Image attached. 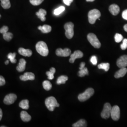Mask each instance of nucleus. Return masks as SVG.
<instances>
[{"label": "nucleus", "instance_id": "nucleus-1", "mask_svg": "<svg viewBox=\"0 0 127 127\" xmlns=\"http://www.w3.org/2000/svg\"><path fill=\"white\" fill-rule=\"evenodd\" d=\"M37 52L42 56L46 57L49 54V49L45 42L40 41L37 43L35 46Z\"/></svg>", "mask_w": 127, "mask_h": 127}, {"label": "nucleus", "instance_id": "nucleus-2", "mask_svg": "<svg viewBox=\"0 0 127 127\" xmlns=\"http://www.w3.org/2000/svg\"><path fill=\"white\" fill-rule=\"evenodd\" d=\"M45 103L47 108L50 111H53L56 107L59 106V104L53 96H50L46 98Z\"/></svg>", "mask_w": 127, "mask_h": 127}, {"label": "nucleus", "instance_id": "nucleus-3", "mask_svg": "<svg viewBox=\"0 0 127 127\" xmlns=\"http://www.w3.org/2000/svg\"><path fill=\"white\" fill-rule=\"evenodd\" d=\"M101 17V13L99 10L97 9H92L88 13L89 22L91 24H94L95 21Z\"/></svg>", "mask_w": 127, "mask_h": 127}, {"label": "nucleus", "instance_id": "nucleus-4", "mask_svg": "<svg viewBox=\"0 0 127 127\" xmlns=\"http://www.w3.org/2000/svg\"><path fill=\"white\" fill-rule=\"evenodd\" d=\"M94 94V90L92 88H88L83 93L79 94L78 98L81 102H84L89 99Z\"/></svg>", "mask_w": 127, "mask_h": 127}, {"label": "nucleus", "instance_id": "nucleus-5", "mask_svg": "<svg viewBox=\"0 0 127 127\" xmlns=\"http://www.w3.org/2000/svg\"><path fill=\"white\" fill-rule=\"evenodd\" d=\"M87 39L92 46L96 49L100 48L101 44L96 36L93 33H89L87 36Z\"/></svg>", "mask_w": 127, "mask_h": 127}, {"label": "nucleus", "instance_id": "nucleus-6", "mask_svg": "<svg viewBox=\"0 0 127 127\" xmlns=\"http://www.w3.org/2000/svg\"><path fill=\"white\" fill-rule=\"evenodd\" d=\"M64 28L65 29V34L66 37L71 39L73 38L74 35V25L72 22L66 23L64 26Z\"/></svg>", "mask_w": 127, "mask_h": 127}, {"label": "nucleus", "instance_id": "nucleus-7", "mask_svg": "<svg viewBox=\"0 0 127 127\" xmlns=\"http://www.w3.org/2000/svg\"><path fill=\"white\" fill-rule=\"evenodd\" d=\"M112 107L111 104L108 103H106L104 104L103 111L101 113V116L102 118L106 119L110 117Z\"/></svg>", "mask_w": 127, "mask_h": 127}, {"label": "nucleus", "instance_id": "nucleus-8", "mask_svg": "<svg viewBox=\"0 0 127 127\" xmlns=\"http://www.w3.org/2000/svg\"><path fill=\"white\" fill-rule=\"evenodd\" d=\"M110 116L115 121H117L119 120L120 118V109L118 105H114L112 107Z\"/></svg>", "mask_w": 127, "mask_h": 127}, {"label": "nucleus", "instance_id": "nucleus-9", "mask_svg": "<svg viewBox=\"0 0 127 127\" xmlns=\"http://www.w3.org/2000/svg\"><path fill=\"white\" fill-rule=\"evenodd\" d=\"M56 54L59 57H67L71 54V50L68 48H65L64 49L59 48L56 50Z\"/></svg>", "mask_w": 127, "mask_h": 127}, {"label": "nucleus", "instance_id": "nucleus-10", "mask_svg": "<svg viewBox=\"0 0 127 127\" xmlns=\"http://www.w3.org/2000/svg\"><path fill=\"white\" fill-rule=\"evenodd\" d=\"M17 99V96L14 94H9L5 97L3 102L5 104L10 105L12 104Z\"/></svg>", "mask_w": 127, "mask_h": 127}, {"label": "nucleus", "instance_id": "nucleus-11", "mask_svg": "<svg viewBox=\"0 0 127 127\" xmlns=\"http://www.w3.org/2000/svg\"><path fill=\"white\" fill-rule=\"evenodd\" d=\"M83 53L80 50H76L73 54L70 55V59H69V62L71 63H73L77 59H81L83 57Z\"/></svg>", "mask_w": 127, "mask_h": 127}, {"label": "nucleus", "instance_id": "nucleus-12", "mask_svg": "<svg viewBox=\"0 0 127 127\" xmlns=\"http://www.w3.org/2000/svg\"><path fill=\"white\" fill-rule=\"evenodd\" d=\"M117 65L119 68L126 67L127 66V55H123L117 61Z\"/></svg>", "mask_w": 127, "mask_h": 127}, {"label": "nucleus", "instance_id": "nucleus-13", "mask_svg": "<svg viewBox=\"0 0 127 127\" xmlns=\"http://www.w3.org/2000/svg\"><path fill=\"white\" fill-rule=\"evenodd\" d=\"M20 79L23 81H27L28 80L33 81L35 79V75L33 73L26 72L22 75L20 76Z\"/></svg>", "mask_w": 127, "mask_h": 127}, {"label": "nucleus", "instance_id": "nucleus-14", "mask_svg": "<svg viewBox=\"0 0 127 127\" xmlns=\"http://www.w3.org/2000/svg\"><path fill=\"white\" fill-rule=\"evenodd\" d=\"M109 10L111 13L112 15L114 16H116L120 12V9L118 5L115 4H113L110 6Z\"/></svg>", "mask_w": 127, "mask_h": 127}, {"label": "nucleus", "instance_id": "nucleus-15", "mask_svg": "<svg viewBox=\"0 0 127 127\" xmlns=\"http://www.w3.org/2000/svg\"><path fill=\"white\" fill-rule=\"evenodd\" d=\"M27 62L26 61L23 59L19 60V62L18 63V65L17 66V70L19 72H22L25 71L26 69V65Z\"/></svg>", "mask_w": 127, "mask_h": 127}, {"label": "nucleus", "instance_id": "nucleus-16", "mask_svg": "<svg viewBox=\"0 0 127 127\" xmlns=\"http://www.w3.org/2000/svg\"><path fill=\"white\" fill-rule=\"evenodd\" d=\"M19 54L22 55L24 57H30L32 56V51L29 49H25L23 48H20L18 50Z\"/></svg>", "mask_w": 127, "mask_h": 127}, {"label": "nucleus", "instance_id": "nucleus-17", "mask_svg": "<svg viewBox=\"0 0 127 127\" xmlns=\"http://www.w3.org/2000/svg\"><path fill=\"white\" fill-rule=\"evenodd\" d=\"M127 73V69L126 67L121 68V69L116 72L114 74V77L115 78H120L123 77Z\"/></svg>", "mask_w": 127, "mask_h": 127}, {"label": "nucleus", "instance_id": "nucleus-18", "mask_svg": "<svg viewBox=\"0 0 127 127\" xmlns=\"http://www.w3.org/2000/svg\"><path fill=\"white\" fill-rule=\"evenodd\" d=\"M47 14V12L45 9H41L38 12H36V15L40 18L42 21H45L46 20L45 16Z\"/></svg>", "mask_w": 127, "mask_h": 127}, {"label": "nucleus", "instance_id": "nucleus-19", "mask_svg": "<svg viewBox=\"0 0 127 127\" xmlns=\"http://www.w3.org/2000/svg\"><path fill=\"white\" fill-rule=\"evenodd\" d=\"M20 117L24 122H28L31 120V116L26 111H22L20 113Z\"/></svg>", "mask_w": 127, "mask_h": 127}, {"label": "nucleus", "instance_id": "nucleus-20", "mask_svg": "<svg viewBox=\"0 0 127 127\" xmlns=\"http://www.w3.org/2000/svg\"><path fill=\"white\" fill-rule=\"evenodd\" d=\"M38 29L40 30L42 32L44 33H47L51 32L52 28L49 25H44L43 26H39L38 27Z\"/></svg>", "mask_w": 127, "mask_h": 127}, {"label": "nucleus", "instance_id": "nucleus-21", "mask_svg": "<svg viewBox=\"0 0 127 127\" xmlns=\"http://www.w3.org/2000/svg\"><path fill=\"white\" fill-rule=\"evenodd\" d=\"M87 126V124L86 121L84 119H81L78 121L73 125V127H86Z\"/></svg>", "mask_w": 127, "mask_h": 127}, {"label": "nucleus", "instance_id": "nucleus-22", "mask_svg": "<svg viewBox=\"0 0 127 127\" xmlns=\"http://www.w3.org/2000/svg\"><path fill=\"white\" fill-rule=\"evenodd\" d=\"M19 106L20 107L23 109H25V110H27L29 109V101L27 99H25V100H22L19 104Z\"/></svg>", "mask_w": 127, "mask_h": 127}, {"label": "nucleus", "instance_id": "nucleus-23", "mask_svg": "<svg viewBox=\"0 0 127 127\" xmlns=\"http://www.w3.org/2000/svg\"><path fill=\"white\" fill-rule=\"evenodd\" d=\"M68 77L67 76L62 75L59 76L57 81V83L59 85L61 84H64L65 82L68 80Z\"/></svg>", "mask_w": 127, "mask_h": 127}, {"label": "nucleus", "instance_id": "nucleus-24", "mask_svg": "<svg viewBox=\"0 0 127 127\" xmlns=\"http://www.w3.org/2000/svg\"><path fill=\"white\" fill-rule=\"evenodd\" d=\"M1 6L4 9H8L11 7L9 0H0Z\"/></svg>", "mask_w": 127, "mask_h": 127}, {"label": "nucleus", "instance_id": "nucleus-25", "mask_svg": "<svg viewBox=\"0 0 127 127\" xmlns=\"http://www.w3.org/2000/svg\"><path fill=\"white\" fill-rule=\"evenodd\" d=\"M56 72V69L54 67H51L50 68V71L46 72V75L48 76V78L49 80H52L54 79V74Z\"/></svg>", "mask_w": 127, "mask_h": 127}, {"label": "nucleus", "instance_id": "nucleus-26", "mask_svg": "<svg viewBox=\"0 0 127 127\" xmlns=\"http://www.w3.org/2000/svg\"><path fill=\"white\" fill-rule=\"evenodd\" d=\"M98 68L100 69H103L105 72H107L110 68V64L108 63L100 64L98 65Z\"/></svg>", "mask_w": 127, "mask_h": 127}, {"label": "nucleus", "instance_id": "nucleus-27", "mask_svg": "<svg viewBox=\"0 0 127 127\" xmlns=\"http://www.w3.org/2000/svg\"><path fill=\"white\" fill-rule=\"evenodd\" d=\"M42 85L46 91H50L52 88V84L49 81H44L42 83Z\"/></svg>", "mask_w": 127, "mask_h": 127}, {"label": "nucleus", "instance_id": "nucleus-28", "mask_svg": "<svg viewBox=\"0 0 127 127\" xmlns=\"http://www.w3.org/2000/svg\"><path fill=\"white\" fill-rule=\"evenodd\" d=\"M89 74V71L86 67H84L83 69L80 70L78 72V75L79 77H84V76Z\"/></svg>", "mask_w": 127, "mask_h": 127}, {"label": "nucleus", "instance_id": "nucleus-29", "mask_svg": "<svg viewBox=\"0 0 127 127\" xmlns=\"http://www.w3.org/2000/svg\"><path fill=\"white\" fill-rule=\"evenodd\" d=\"M13 37V34L9 32H6L3 34V39L5 41H10L12 39Z\"/></svg>", "mask_w": 127, "mask_h": 127}, {"label": "nucleus", "instance_id": "nucleus-30", "mask_svg": "<svg viewBox=\"0 0 127 127\" xmlns=\"http://www.w3.org/2000/svg\"><path fill=\"white\" fill-rule=\"evenodd\" d=\"M16 56V53H9V54L8 55L7 57L8 59H9L10 61L12 63H16L17 62V60L15 59Z\"/></svg>", "mask_w": 127, "mask_h": 127}, {"label": "nucleus", "instance_id": "nucleus-31", "mask_svg": "<svg viewBox=\"0 0 127 127\" xmlns=\"http://www.w3.org/2000/svg\"><path fill=\"white\" fill-rule=\"evenodd\" d=\"M65 10V8L64 6H60L58 8L56 9L54 11V14L55 15H59L60 14L62 13Z\"/></svg>", "mask_w": 127, "mask_h": 127}, {"label": "nucleus", "instance_id": "nucleus-32", "mask_svg": "<svg viewBox=\"0 0 127 127\" xmlns=\"http://www.w3.org/2000/svg\"><path fill=\"white\" fill-rule=\"evenodd\" d=\"M114 39L116 42H120L121 41H123V35L120 33H116L114 36Z\"/></svg>", "mask_w": 127, "mask_h": 127}, {"label": "nucleus", "instance_id": "nucleus-33", "mask_svg": "<svg viewBox=\"0 0 127 127\" xmlns=\"http://www.w3.org/2000/svg\"><path fill=\"white\" fill-rule=\"evenodd\" d=\"M43 0H30V2L32 5L37 6L41 4Z\"/></svg>", "mask_w": 127, "mask_h": 127}, {"label": "nucleus", "instance_id": "nucleus-34", "mask_svg": "<svg viewBox=\"0 0 127 127\" xmlns=\"http://www.w3.org/2000/svg\"><path fill=\"white\" fill-rule=\"evenodd\" d=\"M123 43L121 45V48L123 50H125L127 49V39H123Z\"/></svg>", "mask_w": 127, "mask_h": 127}, {"label": "nucleus", "instance_id": "nucleus-35", "mask_svg": "<svg viewBox=\"0 0 127 127\" xmlns=\"http://www.w3.org/2000/svg\"><path fill=\"white\" fill-rule=\"evenodd\" d=\"M91 63L94 65H95L97 64V61L96 57H95V56H93L91 57Z\"/></svg>", "mask_w": 127, "mask_h": 127}, {"label": "nucleus", "instance_id": "nucleus-36", "mask_svg": "<svg viewBox=\"0 0 127 127\" xmlns=\"http://www.w3.org/2000/svg\"><path fill=\"white\" fill-rule=\"evenodd\" d=\"M9 30V28L7 26H3L1 28H0V33H4L5 32H8Z\"/></svg>", "mask_w": 127, "mask_h": 127}, {"label": "nucleus", "instance_id": "nucleus-37", "mask_svg": "<svg viewBox=\"0 0 127 127\" xmlns=\"http://www.w3.org/2000/svg\"><path fill=\"white\" fill-rule=\"evenodd\" d=\"M6 83L4 77L2 76H0V86L4 85Z\"/></svg>", "mask_w": 127, "mask_h": 127}, {"label": "nucleus", "instance_id": "nucleus-38", "mask_svg": "<svg viewBox=\"0 0 127 127\" xmlns=\"http://www.w3.org/2000/svg\"><path fill=\"white\" fill-rule=\"evenodd\" d=\"M73 1V0H63L64 3L67 6H70Z\"/></svg>", "mask_w": 127, "mask_h": 127}, {"label": "nucleus", "instance_id": "nucleus-39", "mask_svg": "<svg viewBox=\"0 0 127 127\" xmlns=\"http://www.w3.org/2000/svg\"><path fill=\"white\" fill-rule=\"evenodd\" d=\"M122 17L123 19L127 20V9H126L123 11Z\"/></svg>", "mask_w": 127, "mask_h": 127}, {"label": "nucleus", "instance_id": "nucleus-40", "mask_svg": "<svg viewBox=\"0 0 127 127\" xmlns=\"http://www.w3.org/2000/svg\"><path fill=\"white\" fill-rule=\"evenodd\" d=\"M85 62H82L80 64V70L82 69L84 67H85Z\"/></svg>", "mask_w": 127, "mask_h": 127}, {"label": "nucleus", "instance_id": "nucleus-41", "mask_svg": "<svg viewBox=\"0 0 127 127\" xmlns=\"http://www.w3.org/2000/svg\"><path fill=\"white\" fill-rule=\"evenodd\" d=\"M2 117V110L0 108V121H1Z\"/></svg>", "mask_w": 127, "mask_h": 127}, {"label": "nucleus", "instance_id": "nucleus-42", "mask_svg": "<svg viewBox=\"0 0 127 127\" xmlns=\"http://www.w3.org/2000/svg\"><path fill=\"white\" fill-rule=\"evenodd\" d=\"M124 30L126 32H127V24H126L125 25H124Z\"/></svg>", "mask_w": 127, "mask_h": 127}, {"label": "nucleus", "instance_id": "nucleus-43", "mask_svg": "<svg viewBox=\"0 0 127 127\" xmlns=\"http://www.w3.org/2000/svg\"><path fill=\"white\" fill-rule=\"evenodd\" d=\"M9 63V60H7V61H6L5 62V64H6V65L8 64Z\"/></svg>", "mask_w": 127, "mask_h": 127}, {"label": "nucleus", "instance_id": "nucleus-44", "mask_svg": "<svg viewBox=\"0 0 127 127\" xmlns=\"http://www.w3.org/2000/svg\"><path fill=\"white\" fill-rule=\"evenodd\" d=\"M95 0H86L88 2H92V1H94Z\"/></svg>", "mask_w": 127, "mask_h": 127}, {"label": "nucleus", "instance_id": "nucleus-45", "mask_svg": "<svg viewBox=\"0 0 127 127\" xmlns=\"http://www.w3.org/2000/svg\"><path fill=\"white\" fill-rule=\"evenodd\" d=\"M1 127H5L6 126H0Z\"/></svg>", "mask_w": 127, "mask_h": 127}, {"label": "nucleus", "instance_id": "nucleus-46", "mask_svg": "<svg viewBox=\"0 0 127 127\" xmlns=\"http://www.w3.org/2000/svg\"><path fill=\"white\" fill-rule=\"evenodd\" d=\"M1 18V15H0V18Z\"/></svg>", "mask_w": 127, "mask_h": 127}]
</instances>
